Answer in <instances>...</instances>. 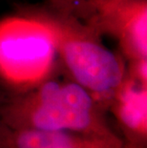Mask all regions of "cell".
<instances>
[{
  "label": "cell",
  "mask_w": 147,
  "mask_h": 148,
  "mask_svg": "<svg viewBox=\"0 0 147 148\" xmlns=\"http://www.w3.org/2000/svg\"><path fill=\"white\" fill-rule=\"evenodd\" d=\"M0 116L9 129L116 134L94 97L72 78L47 77L21 91L2 105Z\"/></svg>",
  "instance_id": "6da1fadb"
},
{
  "label": "cell",
  "mask_w": 147,
  "mask_h": 148,
  "mask_svg": "<svg viewBox=\"0 0 147 148\" xmlns=\"http://www.w3.org/2000/svg\"><path fill=\"white\" fill-rule=\"evenodd\" d=\"M52 32L55 48L71 78L108 105L126 75L120 56L108 50L96 36L77 21L51 11L34 12Z\"/></svg>",
  "instance_id": "7a4b0ae2"
},
{
  "label": "cell",
  "mask_w": 147,
  "mask_h": 148,
  "mask_svg": "<svg viewBox=\"0 0 147 148\" xmlns=\"http://www.w3.org/2000/svg\"><path fill=\"white\" fill-rule=\"evenodd\" d=\"M55 38L37 18H12L0 23V77L26 90L49 77L57 53Z\"/></svg>",
  "instance_id": "3957f363"
},
{
  "label": "cell",
  "mask_w": 147,
  "mask_h": 148,
  "mask_svg": "<svg viewBox=\"0 0 147 148\" xmlns=\"http://www.w3.org/2000/svg\"><path fill=\"white\" fill-rule=\"evenodd\" d=\"M64 16L114 37L129 62L147 58V0H82Z\"/></svg>",
  "instance_id": "277c9868"
},
{
  "label": "cell",
  "mask_w": 147,
  "mask_h": 148,
  "mask_svg": "<svg viewBox=\"0 0 147 148\" xmlns=\"http://www.w3.org/2000/svg\"><path fill=\"white\" fill-rule=\"evenodd\" d=\"M108 106L123 135L124 148H146L147 85L134 79L126 72Z\"/></svg>",
  "instance_id": "5b68a950"
},
{
  "label": "cell",
  "mask_w": 147,
  "mask_h": 148,
  "mask_svg": "<svg viewBox=\"0 0 147 148\" xmlns=\"http://www.w3.org/2000/svg\"><path fill=\"white\" fill-rule=\"evenodd\" d=\"M2 135L5 148H124L117 134L90 135L67 131L9 129Z\"/></svg>",
  "instance_id": "8992f818"
},
{
  "label": "cell",
  "mask_w": 147,
  "mask_h": 148,
  "mask_svg": "<svg viewBox=\"0 0 147 148\" xmlns=\"http://www.w3.org/2000/svg\"><path fill=\"white\" fill-rule=\"evenodd\" d=\"M49 11L60 15H68L82 0H46Z\"/></svg>",
  "instance_id": "52a82bcc"
}]
</instances>
